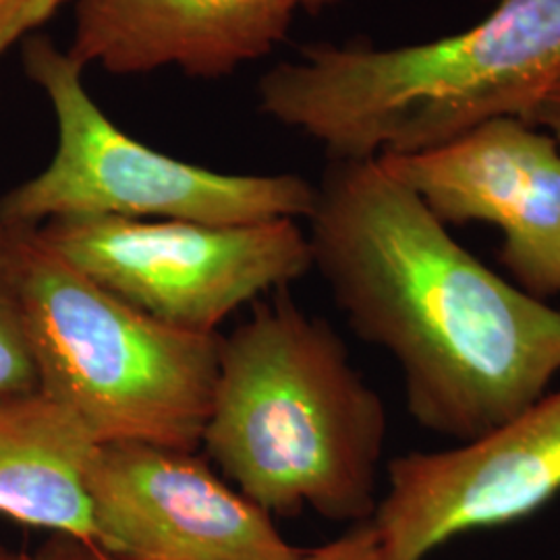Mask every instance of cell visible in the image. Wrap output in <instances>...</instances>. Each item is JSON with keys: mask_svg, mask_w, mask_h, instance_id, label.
Masks as SVG:
<instances>
[{"mask_svg": "<svg viewBox=\"0 0 560 560\" xmlns=\"http://www.w3.org/2000/svg\"><path fill=\"white\" fill-rule=\"evenodd\" d=\"M307 221L314 268L358 337L399 363L425 430L474 441L548 393L560 310L471 256L378 159L330 161Z\"/></svg>", "mask_w": 560, "mask_h": 560, "instance_id": "1", "label": "cell"}, {"mask_svg": "<svg viewBox=\"0 0 560 560\" xmlns=\"http://www.w3.org/2000/svg\"><path fill=\"white\" fill-rule=\"evenodd\" d=\"M386 409L339 332L280 289L221 337L206 459L272 517L312 509L360 523L376 509Z\"/></svg>", "mask_w": 560, "mask_h": 560, "instance_id": "2", "label": "cell"}, {"mask_svg": "<svg viewBox=\"0 0 560 560\" xmlns=\"http://www.w3.org/2000/svg\"><path fill=\"white\" fill-rule=\"evenodd\" d=\"M557 85L560 0H497L441 40L305 46L261 75L258 101L330 161H372L436 148L486 120H525Z\"/></svg>", "mask_w": 560, "mask_h": 560, "instance_id": "3", "label": "cell"}, {"mask_svg": "<svg viewBox=\"0 0 560 560\" xmlns=\"http://www.w3.org/2000/svg\"><path fill=\"white\" fill-rule=\"evenodd\" d=\"M23 303L38 390L96 444L198 451L219 372L221 335L156 320L119 300L20 226Z\"/></svg>", "mask_w": 560, "mask_h": 560, "instance_id": "4", "label": "cell"}, {"mask_svg": "<svg viewBox=\"0 0 560 560\" xmlns=\"http://www.w3.org/2000/svg\"><path fill=\"white\" fill-rule=\"evenodd\" d=\"M23 71L52 106L57 148L32 179L0 198V222L38 229L69 217L206 224L307 219L316 185L300 175H231L173 159L122 131L83 83V67L34 34Z\"/></svg>", "mask_w": 560, "mask_h": 560, "instance_id": "5", "label": "cell"}, {"mask_svg": "<svg viewBox=\"0 0 560 560\" xmlns=\"http://www.w3.org/2000/svg\"><path fill=\"white\" fill-rule=\"evenodd\" d=\"M88 279L156 320L217 335L241 305L314 268L298 221L206 224L69 217L36 229Z\"/></svg>", "mask_w": 560, "mask_h": 560, "instance_id": "6", "label": "cell"}, {"mask_svg": "<svg viewBox=\"0 0 560 560\" xmlns=\"http://www.w3.org/2000/svg\"><path fill=\"white\" fill-rule=\"evenodd\" d=\"M560 494V388L474 441L388 463L370 517L381 560H428L474 529L534 515Z\"/></svg>", "mask_w": 560, "mask_h": 560, "instance_id": "7", "label": "cell"}, {"mask_svg": "<svg viewBox=\"0 0 560 560\" xmlns=\"http://www.w3.org/2000/svg\"><path fill=\"white\" fill-rule=\"evenodd\" d=\"M88 494L96 544L115 560H295L303 550L194 451L98 444Z\"/></svg>", "mask_w": 560, "mask_h": 560, "instance_id": "8", "label": "cell"}, {"mask_svg": "<svg viewBox=\"0 0 560 560\" xmlns=\"http://www.w3.org/2000/svg\"><path fill=\"white\" fill-rule=\"evenodd\" d=\"M382 166L444 224L490 222L502 233L501 261L525 293L560 298V145L520 117L486 120Z\"/></svg>", "mask_w": 560, "mask_h": 560, "instance_id": "9", "label": "cell"}, {"mask_svg": "<svg viewBox=\"0 0 560 560\" xmlns=\"http://www.w3.org/2000/svg\"><path fill=\"white\" fill-rule=\"evenodd\" d=\"M339 0H78L69 57L113 75L219 80L270 55L300 13Z\"/></svg>", "mask_w": 560, "mask_h": 560, "instance_id": "10", "label": "cell"}, {"mask_svg": "<svg viewBox=\"0 0 560 560\" xmlns=\"http://www.w3.org/2000/svg\"><path fill=\"white\" fill-rule=\"evenodd\" d=\"M96 442L42 390L0 395V517L96 544L88 467Z\"/></svg>", "mask_w": 560, "mask_h": 560, "instance_id": "11", "label": "cell"}, {"mask_svg": "<svg viewBox=\"0 0 560 560\" xmlns=\"http://www.w3.org/2000/svg\"><path fill=\"white\" fill-rule=\"evenodd\" d=\"M36 388L38 376L23 303L20 226L0 222V395Z\"/></svg>", "mask_w": 560, "mask_h": 560, "instance_id": "12", "label": "cell"}, {"mask_svg": "<svg viewBox=\"0 0 560 560\" xmlns=\"http://www.w3.org/2000/svg\"><path fill=\"white\" fill-rule=\"evenodd\" d=\"M67 0H0V57L34 36Z\"/></svg>", "mask_w": 560, "mask_h": 560, "instance_id": "13", "label": "cell"}, {"mask_svg": "<svg viewBox=\"0 0 560 560\" xmlns=\"http://www.w3.org/2000/svg\"><path fill=\"white\" fill-rule=\"evenodd\" d=\"M295 560H381L372 521L353 523L339 538L316 548H303Z\"/></svg>", "mask_w": 560, "mask_h": 560, "instance_id": "14", "label": "cell"}, {"mask_svg": "<svg viewBox=\"0 0 560 560\" xmlns=\"http://www.w3.org/2000/svg\"><path fill=\"white\" fill-rule=\"evenodd\" d=\"M34 560H115L94 541L80 540L65 534H48Z\"/></svg>", "mask_w": 560, "mask_h": 560, "instance_id": "15", "label": "cell"}, {"mask_svg": "<svg viewBox=\"0 0 560 560\" xmlns=\"http://www.w3.org/2000/svg\"><path fill=\"white\" fill-rule=\"evenodd\" d=\"M525 120L550 133L560 145V85H557Z\"/></svg>", "mask_w": 560, "mask_h": 560, "instance_id": "16", "label": "cell"}, {"mask_svg": "<svg viewBox=\"0 0 560 560\" xmlns=\"http://www.w3.org/2000/svg\"><path fill=\"white\" fill-rule=\"evenodd\" d=\"M0 560H34V555H25V552L11 550L7 546H0Z\"/></svg>", "mask_w": 560, "mask_h": 560, "instance_id": "17", "label": "cell"}]
</instances>
